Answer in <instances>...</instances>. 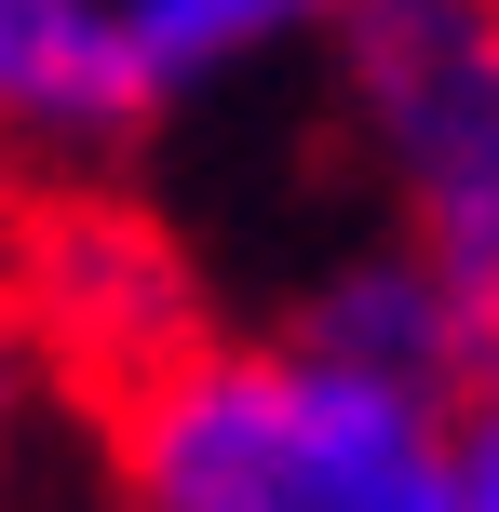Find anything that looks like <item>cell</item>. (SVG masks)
Segmentation results:
<instances>
[{"instance_id": "6da1fadb", "label": "cell", "mask_w": 499, "mask_h": 512, "mask_svg": "<svg viewBox=\"0 0 499 512\" xmlns=\"http://www.w3.org/2000/svg\"><path fill=\"white\" fill-rule=\"evenodd\" d=\"M81 418H95L108 512H459L446 405L324 364L270 310L189 324Z\"/></svg>"}, {"instance_id": "7a4b0ae2", "label": "cell", "mask_w": 499, "mask_h": 512, "mask_svg": "<svg viewBox=\"0 0 499 512\" xmlns=\"http://www.w3.org/2000/svg\"><path fill=\"white\" fill-rule=\"evenodd\" d=\"M311 68L365 230L499 337V0H338Z\"/></svg>"}, {"instance_id": "3957f363", "label": "cell", "mask_w": 499, "mask_h": 512, "mask_svg": "<svg viewBox=\"0 0 499 512\" xmlns=\"http://www.w3.org/2000/svg\"><path fill=\"white\" fill-rule=\"evenodd\" d=\"M14 324L54 405H95L135 364H162L189 324H216V297L162 203H135L122 176H68V189H14Z\"/></svg>"}, {"instance_id": "277c9868", "label": "cell", "mask_w": 499, "mask_h": 512, "mask_svg": "<svg viewBox=\"0 0 499 512\" xmlns=\"http://www.w3.org/2000/svg\"><path fill=\"white\" fill-rule=\"evenodd\" d=\"M149 149V108L122 68L108 0H0V189L122 176Z\"/></svg>"}, {"instance_id": "5b68a950", "label": "cell", "mask_w": 499, "mask_h": 512, "mask_svg": "<svg viewBox=\"0 0 499 512\" xmlns=\"http://www.w3.org/2000/svg\"><path fill=\"white\" fill-rule=\"evenodd\" d=\"M270 324L311 337V351H324V364H351V378L432 391V405H446V391L486 364V324H473V310H459L405 243H378V230H351L338 256H311V270L284 283V310H270Z\"/></svg>"}, {"instance_id": "8992f818", "label": "cell", "mask_w": 499, "mask_h": 512, "mask_svg": "<svg viewBox=\"0 0 499 512\" xmlns=\"http://www.w3.org/2000/svg\"><path fill=\"white\" fill-rule=\"evenodd\" d=\"M122 14V68H135V108L162 122H189V108L216 95H257L270 68H311L324 27H338V0H108Z\"/></svg>"}, {"instance_id": "52a82bcc", "label": "cell", "mask_w": 499, "mask_h": 512, "mask_svg": "<svg viewBox=\"0 0 499 512\" xmlns=\"http://www.w3.org/2000/svg\"><path fill=\"white\" fill-rule=\"evenodd\" d=\"M41 351H27V324H14V189H0V512H14V472H27V445H41Z\"/></svg>"}, {"instance_id": "ba28073f", "label": "cell", "mask_w": 499, "mask_h": 512, "mask_svg": "<svg viewBox=\"0 0 499 512\" xmlns=\"http://www.w3.org/2000/svg\"><path fill=\"white\" fill-rule=\"evenodd\" d=\"M446 445H459V512H499V337L486 364L446 391Z\"/></svg>"}]
</instances>
